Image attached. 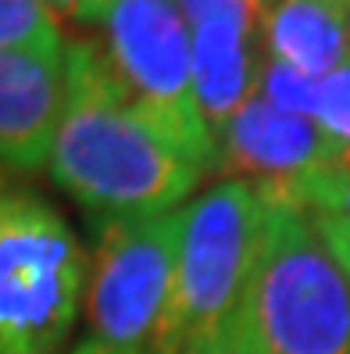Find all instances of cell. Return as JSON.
Masks as SVG:
<instances>
[{
	"label": "cell",
	"instance_id": "9",
	"mask_svg": "<svg viewBox=\"0 0 350 354\" xmlns=\"http://www.w3.org/2000/svg\"><path fill=\"white\" fill-rule=\"evenodd\" d=\"M65 108V50H0V172L47 165Z\"/></svg>",
	"mask_w": 350,
	"mask_h": 354
},
{
	"label": "cell",
	"instance_id": "12",
	"mask_svg": "<svg viewBox=\"0 0 350 354\" xmlns=\"http://www.w3.org/2000/svg\"><path fill=\"white\" fill-rule=\"evenodd\" d=\"M0 50L61 54L65 36H61L57 15L43 0H0Z\"/></svg>",
	"mask_w": 350,
	"mask_h": 354
},
{
	"label": "cell",
	"instance_id": "18",
	"mask_svg": "<svg viewBox=\"0 0 350 354\" xmlns=\"http://www.w3.org/2000/svg\"><path fill=\"white\" fill-rule=\"evenodd\" d=\"M347 47H350V0H347Z\"/></svg>",
	"mask_w": 350,
	"mask_h": 354
},
{
	"label": "cell",
	"instance_id": "3",
	"mask_svg": "<svg viewBox=\"0 0 350 354\" xmlns=\"http://www.w3.org/2000/svg\"><path fill=\"white\" fill-rule=\"evenodd\" d=\"M86 279V254L54 207L0 179V354H61Z\"/></svg>",
	"mask_w": 350,
	"mask_h": 354
},
{
	"label": "cell",
	"instance_id": "6",
	"mask_svg": "<svg viewBox=\"0 0 350 354\" xmlns=\"http://www.w3.org/2000/svg\"><path fill=\"white\" fill-rule=\"evenodd\" d=\"M182 207L100 225L86 290L90 340L121 354H150L172 304Z\"/></svg>",
	"mask_w": 350,
	"mask_h": 354
},
{
	"label": "cell",
	"instance_id": "13",
	"mask_svg": "<svg viewBox=\"0 0 350 354\" xmlns=\"http://www.w3.org/2000/svg\"><path fill=\"white\" fill-rule=\"evenodd\" d=\"M257 93L275 104L282 111H293L304 118H315V104H318V79L304 75L282 61L264 57L261 68H257Z\"/></svg>",
	"mask_w": 350,
	"mask_h": 354
},
{
	"label": "cell",
	"instance_id": "10",
	"mask_svg": "<svg viewBox=\"0 0 350 354\" xmlns=\"http://www.w3.org/2000/svg\"><path fill=\"white\" fill-rule=\"evenodd\" d=\"M264 57L311 79L347 65V0H275L261 8Z\"/></svg>",
	"mask_w": 350,
	"mask_h": 354
},
{
	"label": "cell",
	"instance_id": "2",
	"mask_svg": "<svg viewBox=\"0 0 350 354\" xmlns=\"http://www.w3.org/2000/svg\"><path fill=\"white\" fill-rule=\"evenodd\" d=\"M243 304L264 354H350V268L300 207L261 204Z\"/></svg>",
	"mask_w": 350,
	"mask_h": 354
},
{
	"label": "cell",
	"instance_id": "8",
	"mask_svg": "<svg viewBox=\"0 0 350 354\" xmlns=\"http://www.w3.org/2000/svg\"><path fill=\"white\" fill-rule=\"evenodd\" d=\"M190 26L193 93L204 126L218 133L257 93L261 0H179Z\"/></svg>",
	"mask_w": 350,
	"mask_h": 354
},
{
	"label": "cell",
	"instance_id": "1",
	"mask_svg": "<svg viewBox=\"0 0 350 354\" xmlns=\"http://www.w3.org/2000/svg\"><path fill=\"white\" fill-rule=\"evenodd\" d=\"M47 165L61 190L104 222L172 212L204 172L121 97L93 39H65V108Z\"/></svg>",
	"mask_w": 350,
	"mask_h": 354
},
{
	"label": "cell",
	"instance_id": "7",
	"mask_svg": "<svg viewBox=\"0 0 350 354\" xmlns=\"http://www.w3.org/2000/svg\"><path fill=\"white\" fill-rule=\"evenodd\" d=\"M340 161V143L315 118L282 111L254 93L225 122L215 143V165L246 183L261 204L297 207L307 179Z\"/></svg>",
	"mask_w": 350,
	"mask_h": 354
},
{
	"label": "cell",
	"instance_id": "15",
	"mask_svg": "<svg viewBox=\"0 0 350 354\" xmlns=\"http://www.w3.org/2000/svg\"><path fill=\"white\" fill-rule=\"evenodd\" d=\"M315 122L340 147H350V61L318 79Z\"/></svg>",
	"mask_w": 350,
	"mask_h": 354
},
{
	"label": "cell",
	"instance_id": "17",
	"mask_svg": "<svg viewBox=\"0 0 350 354\" xmlns=\"http://www.w3.org/2000/svg\"><path fill=\"white\" fill-rule=\"evenodd\" d=\"M72 354H121V351H111V347H104V344H97V340H90V337H86V340H82Z\"/></svg>",
	"mask_w": 350,
	"mask_h": 354
},
{
	"label": "cell",
	"instance_id": "14",
	"mask_svg": "<svg viewBox=\"0 0 350 354\" xmlns=\"http://www.w3.org/2000/svg\"><path fill=\"white\" fill-rule=\"evenodd\" d=\"M182 354H264V351H261V340L254 333L251 311L240 301L222 322L197 333V337L182 347Z\"/></svg>",
	"mask_w": 350,
	"mask_h": 354
},
{
	"label": "cell",
	"instance_id": "11",
	"mask_svg": "<svg viewBox=\"0 0 350 354\" xmlns=\"http://www.w3.org/2000/svg\"><path fill=\"white\" fill-rule=\"evenodd\" d=\"M297 207L333 247V254L350 268V172L333 165L304 183Z\"/></svg>",
	"mask_w": 350,
	"mask_h": 354
},
{
	"label": "cell",
	"instance_id": "5",
	"mask_svg": "<svg viewBox=\"0 0 350 354\" xmlns=\"http://www.w3.org/2000/svg\"><path fill=\"white\" fill-rule=\"evenodd\" d=\"M261 236V201L246 183H218L182 207L168 319L150 354H182L243 301Z\"/></svg>",
	"mask_w": 350,
	"mask_h": 354
},
{
	"label": "cell",
	"instance_id": "16",
	"mask_svg": "<svg viewBox=\"0 0 350 354\" xmlns=\"http://www.w3.org/2000/svg\"><path fill=\"white\" fill-rule=\"evenodd\" d=\"M43 4L68 22H82V26H97L104 11L111 8V0H43Z\"/></svg>",
	"mask_w": 350,
	"mask_h": 354
},
{
	"label": "cell",
	"instance_id": "4",
	"mask_svg": "<svg viewBox=\"0 0 350 354\" xmlns=\"http://www.w3.org/2000/svg\"><path fill=\"white\" fill-rule=\"evenodd\" d=\"M97 26H104V39L93 44L121 97L204 169L215 165V136L197 108L190 26L179 0H111Z\"/></svg>",
	"mask_w": 350,
	"mask_h": 354
}]
</instances>
